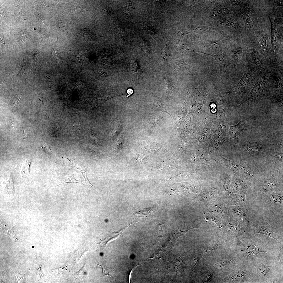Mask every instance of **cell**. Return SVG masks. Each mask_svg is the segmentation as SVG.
Returning <instances> with one entry per match:
<instances>
[{
  "label": "cell",
  "instance_id": "obj_1",
  "mask_svg": "<svg viewBox=\"0 0 283 283\" xmlns=\"http://www.w3.org/2000/svg\"><path fill=\"white\" fill-rule=\"evenodd\" d=\"M283 169L269 163L264 172L253 183V188L261 200L267 194L283 190Z\"/></svg>",
  "mask_w": 283,
  "mask_h": 283
},
{
  "label": "cell",
  "instance_id": "obj_2",
  "mask_svg": "<svg viewBox=\"0 0 283 283\" xmlns=\"http://www.w3.org/2000/svg\"><path fill=\"white\" fill-rule=\"evenodd\" d=\"M216 161L238 173L248 176L254 180L260 175L261 167L258 164L248 161L235 162L228 160L220 155H218Z\"/></svg>",
  "mask_w": 283,
  "mask_h": 283
},
{
  "label": "cell",
  "instance_id": "obj_3",
  "mask_svg": "<svg viewBox=\"0 0 283 283\" xmlns=\"http://www.w3.org/2000/svg\"><path fill=\"white\" fill-rule=\"evenodd\" d=\"M258 79L256 75L245 69L244 73L240 81L232 88L228 89L230 90L229 92L241 99L243 102L244 100L246 99Z\"/></svg>",
  "mask_w": 283,
  "mask_h": 283
},
{
  "label": "cell",
  "instance_id": "obj_4",
  "mask_svg": "<svg viewBox=\"0 0 283 283\" xmlns=\"http://www.w3.org/2000/svg\"><path fill=\"white\" fill-rule=\"evenodd\" d=\"M258 233L264 234L272 238L280 243L277 237L276 229L270 225L262 215L254 218L252 224L248 227V234L249 236Z\"/></svg>",
  "mask_w": 283,
  "mask_h": 283
},
{
  "label": "cell",
  "instance_id": "obj_5",
  "mask_svg": "<svg viewBox=\"0 0 283 283\" xmlns=\"http://www.w3.org/2000/svg\"><path fill=\"white\" fill-rule=\"evenodd\" d=\"M269 93V78L268 73L258 78L244 101H257Z\"/></svg>",
  "mask_w": 283,
  "mask_h": 283
},
{
  "label": "cell",
  "instance_id": "obj_6",
  "mask_svg": "<svg viewBox=\"0 0 283 283\" xmlns=\"http://www.w3.org/2000/svg\"><path fill=\"white\" fill-rule=\"evenodd\" d=\"M265 208L271 213L283 214V190L274 191L266 195L262 200Z\"/></svg>",
  "mask_w": 283,
  "mask_h": 283
},
{
  "label": "cell",
  "instance_id": "obj_7",
  "mask_svg": "<svg viewBox=\"0 0 283 283\" xmlns=\"http://www.w3.org/2000/svg\"><path fill=\"white\" fill-rule=\"evenodd\" d=\"M228 211L232 220L247 227L252 224L254 219L245 206H232L229 208Z\"/></svg>",
  "mask_w": 283,
  "mask_h": 283
},
{
  "label": "cell",
  "instance_id": "obj_8",
  "mask_svg": "<svg viewBox=\"0 0 283 283\" xmlns=\"http://www.w3.org/2000/svg\"><path fill=\"white\" fill-rule=\"evenodd\" d=\"M258 258L253 265L256 269L257 275L264 280L271 277L276 268L274 262L269 258L262 259Z\"/></svg>",
  "mask_w": 283,
  "mask_h": 283
},
{
  "label": "cell",
  "instance_id": "obj_9",
  "mask_svg": "<svg viewBox=\"0 0 283 283\" xmlns=\"http://www.w3.org/2000/svg\"><path fill=\"white\" fill-rule=\"evenodd\" d=\"M251 266L247 264L242 265L241 267L223 280L228 282H244L251 279L253 274Z\"/></svg>",
  "mask_w": 283,
  "mask_h": 283
},
{
  "label": "cell",
  "instance_id": "obj_10",
  "mask_svg": "<svg viewBox=\"0 0 283 283\" xmlns=\"http://www.w3.org/2000/svg\"><path fill=\"white\" fill-rule=\"evenodd\" d=\"M253 179L244 175L236 173L232 178L230 192L235 193L251 187Z\"/></svg>",
  "mask_w": 283,
  "mask_h": 283
},
{
  "label": "cell",
  "instance_id": "obj_11",
  "mask_svg": "<svg viewBox=\"0 0 283 283\" xmlns=\"http://www.w3.org/2000/svg\"><path fill=\"white\" fill-rule=\"evenodd\" d=\"M246 244L242 251L245 255L246 260L247 262L249 256L251 255H254L257 256L259 253L268 252L265 249L263 248L259 244H257L254 242H247Z\"/></svg>",
  "mask_w": 283,
  "mask_h": 283
},
{
  "label": "cell",
  "instance_id": "obj_12",
  "mask_svg": "<svg viewBox=\"0 0 283 283\" xmlns=\"http://www.w3.org/2000/svg\"><path fill=\"white\" fill-rule=\"evenodd\" d=\"M248 189L242 190L237 193H231L229 197L230 205L246 206V195Z\"/></svg>",
  "mask_w": 283,
  "mask_h": 283
},
{
  "label": "cell",
  "instance_id": "obj_13",
  "mask_svg": "<svg viewBox=\"0 0 283 283\" xmlns=\"http://www.w3.org/2000/svg\"><path fill=\"white\" fill-rule=\"evenodd\" d=\"M208 55L213 57L217 62L220 68L221 75L228 77L230 69L225 57V54L224 53L218 55Z\"/></svg>",
  "mask_w": 283,
  "mask_h": 283
},
{
  "label": "cell",
  "instance_id": "obj_14",
  "mask_svg": "<svg viewBox=\"0 0 283 283\" xmlns=\"http://www.w3.org/2000/svg\"><path fill=\"white\" fill-rule=\"evenodd\" d=\"M133 224H134V223H131L129 224L125 228L118 232H112L111 234L108 236L104 240H101L99 243H96V244L102 247H106L107 244L111 241L118 238L119 237L120 235L129 226Z\"/></svg>",
  "mask_w": 283,
  "mask_h": 283
},
{
  "label": "cell",
  "instance_id": "obj_15",
  "mask_svg": "<svg viewBox=\"0 0 283 283\" xmlns=\"http://www.w3.org/2000/svg\"><path fill=\"white\" fill-rule=\"evenodd\" d=\"M244 121H241L235 125L230 126L229 132L231 139L237 136L244 129Z\"/></svg>",
  "mask_w": 283,
  "mask_h": 283
},
{
  "label": "cell",
  "instance_id": "obj_16",
  "mask_svg": "<svg viewBox=\"0 0 283 283\" xmlns=\"http://www.w3.org/2000/svg\"><path fill=\"white\" fill-rule=\"evenodd\" d=\"M152 109L154 111H159L166 113L171 115L165 108L164 105L161 101L159 97L155 96L153 101Z\"/></svg>",
  "mask_w": 283,
  "mask_h": 283
},
{
  "label": "cell",
  "instance_id": "obj_17",
  "mask_svg": "<svg viewBox=\"0 0 283 283\" xmlns=\"http://www.w3.org/2000/svg\"><path fill=\"white\" fill-rule=\"evenodd\" d=\"M31 160L30 159L25 160L23 162L20 171L22 177L32 175L29 171V167Z\"/></svg>",
  "mask_w": 283,
  "mask_h": 283
},
{
  "label": "cell",
  "instance_id": "obj_18",
  "mask_svg": "<svg viewBox=\"0 0 283 283\" xmlns=\"http://www.w3.org/2000/svg\"><path fill=\"white\" fill-rule=\"evenodd\" d=\"M175 65L177 69L183 72H187L194 68L192 66L182 61H177L175 63Z\"/></svg>",
  "mask_w": 283,
  "mask_h": 283
},
{
  "label": "cell",
  "instance_id": "obj_19",
  "mask_svg": "<svg viewBox=\"0 0 283 283\" xmlns=\"http://www.w3.org/2000/svg\"><path fill=\"white\" fill-rule=\"evenodd\" d=\"M87 251H88L85 249L80 248L75 251L70 252L73 254V258L74 260L77 262L80 260L83 255Z\"/></svg>",
  "mask_w": 283,
  "mask_h": 283
},
{
  "label": "cell",
  "instance_id": "obj_20",
  "mask_svg": "<svg viewBox=\"0 0 283 283\" xmlns=\"http://www.w3.org/2000/svg\"><path fill=\"white\" fill-rule=\"evenodd\" d=\"M234 258L227 260H222L217 262L214 266H217L219 268H222L229 264L233 260Z\"/></svg>",
  "mask_w": 283,
  "mask_h": 283
},
{
  "label": "cell",
  "instance_id": "obj_21",
  "mask_svg": "<svg viewBox=\"0 0 283 283\" xmlns=\"http://www.w3.org/2000/svg\"><path fill=\"white\" fill-rule=\"evenodd\" d=\"M164 85L166 90L169 91L172 90L173 85L169 78L167 77L165 78L164 79Z\"/></svg>",
  "mask_w": 283,
  "mask_h": 283
},
{
  "label": "cell",
  "instance_id": "obj_22",
  "mask_svg": "<svg viewBox=\"0 0 283 283\" xmlns=\"http://www.w3.org/2000/svg\"><path fill=\"white\" fill-rule=\"evenodd\" d=\"M131 64L132 72L138 75H140V70L137 62L135 61H133L131 62Z\"/></svg>",
  "mask_w": 283,
  "mask_h": 283
},
{
  "label": "cell",
  "instance_id": "obj_23",
  "mask_svg": "<svg viewBox=\"0 0 283 283\" xmlns=\"http://www.w3.org/2000/svg\"><path fill=\"white\" fill-rule=\"evenodd\" d=\"M162 56L164 59L166 61L169 58L170 56V52L167 45L164 47Z\"/></svg>",
  "mask_w": 283,
  "mask_h": 283
},
{
  "label": "cell",
  "instance_id": "obj_24",
  "mask_svg": "<svg viewBox=\"0 0 283 283\" xmlns=\"http://www.w3.org/2000/svg\"><path fill=\"white\" fill-rule=\"evenodd\" d=\"M97 264L99 266H101L102 268V273L104 276H108L111 277V273L110 271V270L108 268L103 265L98 264Z\"/></svg>",
  "mask_w": 283,
  "mask_h": 283
},
{
  "label": "cell",
  "instance_id": "obj_25",
  "mask_svg": "<svg viewBox=\"0 0 283 283\" xmlns=\"http://www.w3.org/2000/svg\"><path fill=\"white\" fill-rule=\"evenodd\" d=\"M41 148L45 152L48 154H51L53 153L49 146L46 144H44L42 145L41 147Z\"/></svg>",
  "mask_w": 283,
  "mask_h": 283
},
{
  "label": "cell",
  "instance_id": "obj_26",
  "mask_svg": "<svg viewBox=\"0 0 283 283\" xmlns=\"http://www.w3.org/2000/svg\"><path fill=\"white\" fill-rule=\"evenodd\" d=\"M217 246L218 245H216L212 247H210L208 248H208H207L205 249L204 251H202L201 252L202 253H202V254H205L206 253L210 251L211 250H212L214 249L215 248H217Z\"/></svg>",
  "mask_w": 283,
  "mask_h": 283
},
{
  "label": "cell",
  "instance_id": "obj_27",
  "mask_svg": "<svg viewBox=\"0 0 283 283\" xmlns=\"http://www.w3.org/2000/svg\"><path fill=\"white\" fill-rule=\"evenodd\" d=\"M36 51H33V54H32V57L37 60L39 56V53H37Z\"/></svg>",
  "mask_w": 283,
  "mask_h": 283
},
{
  "label": "cell",
  "instance_id": "obj_28",
  "mask_svg": "<svg viewBox=\"0 0 283 283\" xmlns=\"http://www.w3.org/2000/svg\"><path fill=\"white\" fill-rule=\"evenodd\" d=\"M133 92V91L132 89L130 88L128 89L127 90V93L129 95H131L132 94Z\"/></svg>",
  "mask_w": 283,
  "mask_h": 283
},
{
  "label": "cell",
  "instance_id": "obj_29",
  "mask_svg": "<svg viewBox=\"0 0 283 283\" xmlns=\"http://www.w3.org/2000/svg\"><path fill=\"white\" fill-rule=\"evenodd\" d=\"M20 100V98L19 97H18L16 99H15L13 101L14 103L15 104H18V103L19 102Z\"/></svg>",
  "mask_w": 283,
  "mask_h": 283
},
{
  "label": "cell",
  "instance_id": "obj_30",
  "mask_svg": "<svg viewBox=\"0 0 283 283\" xmlns=\"http://www.w3.org/2000/svg\"><path fill=\"white\" fill-rule=\"evenodd\" d=\"M23 139H26V138H27V135L25 134V131L24 130H23Z\"/></svg>",
  "mask_w": 283,
  "mask_h": 283
},
{
  "label": "cell",
  "instance_id": "obj_31",
  "mask_svg": "<svg viewBox=\"0 0 283 283\" xmlns=\"http://www.w3.org/2000/svg\"><path fill=\"white\" fill-rule=\"evenodd\" d=\"M273 41H274V42H275V40H273Z\"/></svg>",
  "mask_w": 283,
  "mask_h": 283
}]
</instances>
